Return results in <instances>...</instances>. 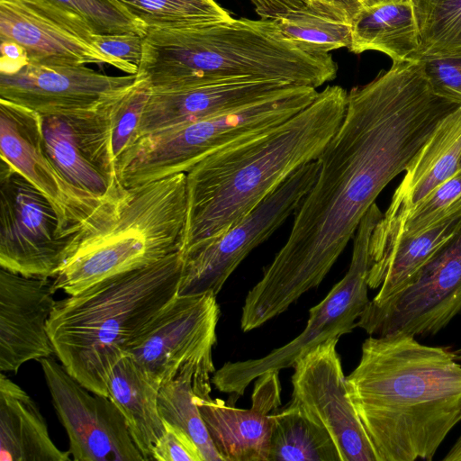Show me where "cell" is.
Here are the masks:
<instances>
[{
	"label": "cell",
	"instance_id": "ffe728a7",
	"mask_svg": "<svg viewBox=\"0 0 461 461\" xmlns=\"http://www.w3.org/2000/svg\"><path fill=\"white\" fill-rule=\"evenodd\" d=\"M278 373L267 372L255 379L249 409L212 399V388L194 391L201 415L223 461H268L272 414L281 403Z\"/></svg>",
	"mask_w": 461,
	"mask_h": 461
},
{
	"label": "cell",
	"instance_id": "8d00e7d4",
	"mask_svg": "<svg viewBox=\"0 0 461 461\" xmlns=\"http://www.w3.org/2000/svg\"><path fill=\"white\" fill-rule=\"evenodd\" d=\"M164 422V432L157 440L151 460L203 461V456L191 437L181 428Z\"/></svg>",
	"mask_w": 461,
	"mask_h": 461
},
{
	"label": "cell",
	"instance_id": "d4e9b609",
	"mask_svg": "<svg viewBox=\"0 0 461 461\" xmlns=\"http://www.w3.org/2000/svg\"><path fill=\"white\" fill-rule=\"evenodd\" d=\"M348 50L379 51L393 61L417 59L420 32L413 0L364 7L352 20Z\"/></svg>",
	"mask_w": 461,
	"mask_h": 461
},
{
	"label": "cell",
	"instance_id": "6da1fadb",
	"mask_svg": "<svg viewBox=\"0 0 461 461\" xmlns=\"http://www.w3.org/2000/svg\"><path fill=\"white\" fill-rule=\"evenodd\" d=\"M459 106L435 92L418 59L393 61L350 90L285 244L245 298L240 319L248 329L285 312L322 282L378 194Z\"/></svg>",
	"mask_w": 461,
	"mask_h": 461
},
{
	"label": "cell",
	"instance_id": "8fae6325",
	"mask_svg": "<svg viewBox=\"0 0 461 461\" xmlns=\"http://www.w3.org/2000/svg\"><path fill=\"white\" fill-rule=\"evenodd\" d=\"M318 173L317 160L303 165L226 232L181 252L183 267L178 294L217 295L249 253L295 213Z\"/></svg>",
	"mask_w": 461,
	"mask_h": 461
},
{
	"label": "cell",
	"instance_id": "b9f144b4",
	"mask_svg": "<svg viewBox=\"0 0 461 461\" xmlns=\"http://www.w3.org/2000/svg\"><path fill=\"white\" fill-rule=\"evenodd\" d=\"M455 353H456V359L461 361V348H459L456 351H455Z\"/></svg>",
	"mask_w": 461,
	"mask_h": 461
},
{
	"label": "cell",
	"instance_id": "d6a6232c",
	"mask_svg": "<svg viewBox=\"0 0 461 461\" xmlns=\"http://www.w3.org/2000/svg\"><path fill=\"white\" fill-rule=\"evenodd\" d=\"M150 94L149 82L137 75L134 86L113 105L111 144L117 172L122 158L139 140L142 115Z\"/></svg>",
	"mask_w": 461,
	"mask_h": 461
},
{
	"label": "cell",
	"instance_id": "277c9868",
	"mask_svg": "<svg viewBox=\"0 0 461 461\" xmlns=\"http://www.w3.org/2000/svg\"><path fill=\"white\" fill-rule=\"evenodd\" d=\"M137 75L151 89L233 77L317 88L336 77L337 65L330 53L304 49L286 38L273 20L231 18L148 30Z\"/></svg>",
	"mask_w": 461,
	"mask_h": 461
},
{
	"label": "cell",
	"instance_id": "7a4b0ae2",
	"mask_svg": "<svg viewBox=\"0 0 461 461\" xmlns=\"http://www.w3.org/2000/svg\"><path fill=\"white\" fill-rule=\"evenodd\" d=\"M447 348L414 336H370L347 376L377 461L431 460L461 421V365Z\"/></svg>",
	"mask_w": 461,
	"mask_h": 461
},
{
	"label": "cell",
	"instance_id": "4316f807",
	"mask_svg": "<svg viewBox=\"0 0 461 461\" xmlns=\"http://www.w3.org/2000/svg\"><path fill=\"white\" fill-rule=\"evenodd\" d=\"M272 422L268 461H341L329 432L292 402Z\"/></svg>",
	"mask_w": 461,
	"mask_h": 461
},
{
	"label": "cell",
	"instance_id": "d590c367",
	"mask_svg": "<svg viewBox=\"0 0 461 461\" xmlns=\"http://www.w3.org/2000/svg\"><path fill=\"white\" fill-rule=\"evenodd\" d=\"M262 19L276 20L295 13L311 12L352 23L336 6L325 0H250Z\"/></svg>",
	"mask_w": 461,
	"mask_h": 461
},
{
	"label": "cell",
	"instance_id": "f546056e",
	"mask_svg": "<svg viewBox=\"0 0 461 461\" xmlns=\"http://www.w3.org/2000/svg\"><path fill=\"white\" fill-rule=\"evenodd\" d=\"M148 30L226 22L232 17L214 0H119Z\"/></svg>",
	"mask_w": 461,
	"mask_h": 461
},
{
	"label": "cell",
	"instance_id": "60d3db41",
	"mask_svg": "<svg viewBox=\"0 0 461 461\" xmlns=\"http://www.w3.org/2000/svg\"><path fill=\"white\" fill-rule=\"evenodd\" d=\"M399 1H404V0H364V5H365V7H369V6H374V5H377L399 2Z\"/></svg>",
	"mask_w": 461,
	"mask_h": 461
},
{
	"label": "cell",
	"instance_id": "5b68a950",
	"mask_svg": "<svg viewBox=\"0 0 461 461\" xmlns=\"http://www.w3.org/2000/svg\"><path fill=\"white\" fill-rule=\"evenodd\" d=\"M180 250L56 301L47 322L55 356L90 392L108 396V375L127 345L178 294Z\"/></svg>",
	"mask_w": 461,
	"mask_h": 461
},
{
	"label": "cell",
	"instance_id": "e0dca14e",
	"mask_svg": "<svg viewBox=\"0 0 461 461\" xmlns=\"http://www.w3.org/2000/svg\"><path fill=\"white\" fill-rule=\"evenodd\" d=\"M118 99L94 110L41 115L44 145L59 171L75 186L101 198L118 197L126 189L111 144V111Z\"/></svg>",
	"mask_w": 461,
	"mask_h": 461
},
{
	"label": "cell",
	"instance_id": "7402d4cb",
	"mask_svg": "<svg viewBox=\"0 0 461 461\" xmlns=\"http://www.w3.org/2000/svg\"><path fill=\"white\" fill-rule=\"evenodd\" d=\"M461 105L449 113L412 158L370 240V263L394 239L407 213L460 167Z\"/></svg>",
	"mask_w": 461,
	"mask_h": 461
},
{
	"label": "cell",
	"instance_id": "7c38bea8",
	"mask_svg": "<svg viewBox=\"0 0 461 461\" xmlns=\"http://www.w3.org/2000/svg\"><path fill=\"white\" fill-rule=\"evenodd\" d=\"M219 317L212 293L177 294L127 345L125 353L159 386L189 366L213 374Z\"/></svg>",
	"mask_w": 461,
	"mask_h": 461
},
{
	"label": "cell",
	"instance_id": "83f0119b",
	"mask_svg": "<svg viewBox=\"0 0 461 461\" xmlns=\"http://www.w3.org/2000/svg\"><path fill=\"white\" fill-rule=\"evenodd\" d=\"M211 374L194 366H186L174 379L160 386L158 409L163 420L181 428L191 437L203 461H223L195 402L194 376H210Z\"/></svg>",
	"mask_w": 461,
	"mask_h": 461
},
{
	"label": "cell",
	"instance_id": "603a6c76",
	"mask_svg": "<svg viewBox=\"0 0 461 461\" xmlns=\"http://www.w3.org/2000/svg\"><path fill=\"white\" fill-rule=\"evenodd\" d=\"M69 450L51 440L33 399L3 372L0 375V461H69Z\"/></svg>",
	"mask_w": 461,
	"mask_h": 461
},
{
	"label": "cell",
	"instance_id": "ba28073f",
	"mask_svg": "<svg viewBox=\"0 0 461 461\" xmlns=\"http://www.w3.org/2000/svg\"><path fill=\"white\" fill-rule=\"evenodd\" d=\"M382 215L375 203L366 212L354 235L348 272L321 302L310 309L304 330L287 344L262 357L223 364L211 379L217 390L230 393L237 400L258 376L293 366L301 356L317 345L339 339L357 328V321L370 301L367 296L369 246Z\"/></svg>",
	"mask_w": 461,
	"mask_h": 461
},
{
	"label": "cell",
	"instance_id": "ab89813d",
	"mask_svg": "<svg viewBox=\"0 0 461 461\" xmlns=\"http://www.w3.org/2000/svg\"><path fill=\"white\" fill-rule=\"evenodd\" d=\"M444 461H461V435L452 446L447 454L443 457Z\"/></svg>",
	"mask_w": 461,
	"mask_h": 461
},
{
	"label": "cell",
	"instance_id": "1f68e13d",
	"mask_svg": "<svg viewBox=\"0 0 461 461\" xmlns=\"http://www.w3.org/2000/svg\"><path fill=\"white\" fill-rule=\"evenodd\" d=\"M281 32L299 46L317 52L348 48L352 23L311 12H301L273 20Z\"/></svg>",
	"mask_w": 461,
	"mask_h": 461
},
{
	"label": "cell",
	"instance_id": "74e56055",
	"mask_svg": "<svg viewBox=\"0 0 461 461\" xmlns=\"http://www.w3.org/2000/svg\"><path fill=\"white\" fill-rule=\"evenodd\" d=\"M421 61L435 92L461 105V56Z\"/></svg>",
	"mask_w": 461,
	"mask_h": 461
},
{
	"label": "cell",
	"instance_id": "44dd1931",
	"mask_svg": "<svg viewBox=\"0 0 461 461\" xmlns=\"http://www.w3.org/2000/svg\"><path fill=\"white\" fill-rule=\"evenodd\" d=\"M292 85L278 80L233 77L151 89L139 139L169 127L235 111Z\"/></svg>",
	"mask_w": 461,
	"mask_h": 461
},
{
	"label": "cell",
	"instance_id": "9a60e30c",
	"mask_svg": "<svg viewBox=\"0 0 461 461\" xmlns=\"http://www.w3.org/2000/svg\"><path fill=\"white\" fill-rule=\"evenodd\" d=\"M338 340L322 342L296 360L291 402L329 432L341 461H377L349 396Z\"/></svg>",
	"mask_w": 461,
	"mask_h": 461
},
{
	"label": "cell",
	"instance_id": "4fadbf2b",
	"mask_svg": "<svg viewBox=\"0 0 461 461\" xmlns=\"http://www.w3.org/2000/svg\"><path fill=\"white\" fill-rule=\"evenodd\" d=\"M460 312L461 226L401 292L368 303L357 327L370 336L434 335Z\"/></svg>",
	"mask_w": 461,
	"mask_h": 461
},
{
	"label": "cell",
	"instance_id": "cb8c5ba5",
	"mask_svg": "<svg viewBox=\"0 0 461 461\" xmlns=\"http://www.w3.org/2000/svg\"><path fill=\"white\" fill-rule=\"evenodd\" d=\"M159 389L128 354L115 363L108 375V397L123 415L131 437L144 460H151L152 449L164 432L158 409Z\"/></svg>",
	"mask_w": 461,
	"mask_h": 461
},
{
	"label": "cell",
	"instance_id": "30bf717a",
	"mask_svg": "<svg viewBox=\"0 0 461 461\" xmlns=\"http://www.w3.org/2000/svg\"><path fill=\"white\" fill-rule=\"evenodd\" d=\"M49 199L1 159L0 267L27 277L53 279L77 248Z\"/></svg>",
	"mask_w": 461,
	"mask_h": 461
},
{
	"label": "cell",
	"instance_id": "e575fe53",
	"mask_svg": "<svg viewBox=\"0 0 461 461\" xmlns=\"http://www.w3.org/2000/svg\"><path fill=\"white\" fill-rule=\"evenodd\" d=\"M95 46L111 60L112 66L136 75L143 53L144 36L134 32L95 34Z\"/></svg>",
	"mask_w": 461,
	"mask_h": 461
},
{
	"label": "cell",
	"instance_id": "836d02e7",
	"mask_svg": "<svg viewBox=\"0 0 461 461\" xmlns=\"http://www.w3.org/2000/svg\"><path fill=\"white\" fill-rule=\"evenodd\" d=\"M81 18L96 34L134 32L145 36L146 26L119 0H50Z\"/></svg>",
	"mask_w": 461,
	"mask_h": 461
},
{
	"label": "cell",
	"instance_id": "f1b7e54d",
	"mask_svg": "<svg viewBox=\"0 0 461 461\" xmlns=\"http://www.w3.org/2000/svg\"><path fill=\"white\" fill-rule=\"evenodd\" d=\"M420 32L417 59L461 56V0H413Z\"/></svg>",
	"mask_w": 461,
	"mask_h": 461
},
{
	"label": "cell",
	"instance_id": "2e32d148",
	"mask_svg": "<svg viewBox=\"0 0 461 461\" xmlns=\"http://www.w3.org/2000/svg\"><path fill=\"white\" fill-rule=\"evenodd\" d=\"M136 75L108 76L86 65L23 61L0 70V99L40 115L97 109L125 95Z\"/></svg>",
	"mask_w": 461,
	"mask_h": 461
},
{
	"label": "cell",
	"instance_id": "9c48e42d",
	"mask_svg": "<svg viewBox=\"0 0 461 461\" xmlns=\"http://www.w3.org/2000/svg\"><path fill=\"white\" fill-rule=\"evenodd\" d=\"M1 159L27 178L50 202L66 236L89 233L109 220L125 191L101 198L69 183L47 153L41 115L0 99Z\"/></svg>",
	"mask_w": 461,
	"mask_h": 461
},
{
	"label": "cell",
	"instance_id": "d6986e66",
	"mask_svg": "<svg viewBox=\"0 0 461 461\" xmlns=\"http://www.w3.org/2000/svg\"><path fill=\"white\" fill-rule=\"evenodd\" d=\"M50 278L27 277L0 268V370L55 355L47 322L55 304Z\"/></svg>",
	"mask_w": 461,
	"mask_h": 461
},
{
	"label": "cell",
	"instance_id": "8992f818",
	"mask_svg": "<svg viewBox=\"0 0 461 461\" xmlns=\"http://www.w3.org/2000/svg\"><path fill=\"white\" fill-rule=\"evenodd\" d=\"M186 208L185 173L126 188L113 216L80 238L54 291L75 295L180 250Z\"/></svg>",
	"mask_w": 461,
	"mask_h": 461
},
{
	"label": "cell",
	"instance_id": "4dcf8cb0",
	"mask_svg": "<svg viewBox=\"0 0 461 461\" xmlns=\"http://www.w3.org/2000/svg\"><path fill=\"white\" fill-rule=\"evenodd\" d=\"M455 217H461V167L412 207L394 239L370 265L380 261L401 240L418 235Z\"/></svg>",
	"mask_w": 461,
	"mask_h": 461
},
{
	"label": "cell",
	"instance_id": "484cf974",
	"mask_svg": "<svg viewBox=\"0 0 461 461\" xmlns=\"http://www.w3.org/2000/svg\"><path fill=\"white\" fill-rule=\"evenodd\" d=\"M460 226L461 217H455L402 239L380 261L370 265L368 287L380 289L369 303H383L401 292Z\"/></svg>",
	"mask_w": 461,
	"mask_h": 461
},
{
	"label": "cell",
	"instance_id": "52a82bcc",
	"mask_svg": "<svg viewBox=\"0 0 461 461\" xmlns=\"http://www.w3.org/2000/svg\"><path fill=\"white\" fill-rule=\"evenodd\" d=\"M318 94L312 86L292 85L235 111L144 136L122 158L119 179L130 188L187 173L216 150L288 120Z\"/></svg>",
	"mask_w": 461,
	"mask_h": 461
},
{
	"label": "cell",
	"instance_id": "f35d334b",
	"mask_svg": "<svg viewBox=\"0 0 461 461\" xmlns=\"http://www.w3.org/2000/svg\"><path fill=\"white\" fill-rule=\"evenodd\" d=\"M336 6L352 20L365 7L364 0H325Z\"/></svg>",
	"mask_w": 461,
	"mask_h": 461
},
{
	"label": "cell",
	"instance_id": "5bb4252c",
	"mask_svg": "<svg viewBox=\"0 0 461 461\" xmlns=\"http://www.w3.org/2000/svg\"><path fill=\"white\" fill-rule=\"evenodd\" d=\"M75 461H144L126 420L108 397L90 392L53 357L39 360Z\"/></svg>",
	"mask_w": 461,
	"mask_h": 461
},
{
	"label": "cell",
	"instance_id": "7bdbcfd3",
	"mask_svg": "<svg viewBox=\"0 0 461 461\" xmlns=\"http://www.w3.org/2000/svg\"><path fill=\"white\" fill-rule=\"evenodd\" d=\"M460 167H461V159H460Z\"/></svg>",
	"mask_w": 461,
	"mask_h": 461
},
{
	"label": "cell",
	"instance_id": "ac0fdd59",
	"mask_svg": "<svg viewBox=\"0 0 461 461\" xmlns=\"http://www.w3.org/2000/svg\"><path fill=\"white\" fill-rule=\"evenodd\" d=\"M95 32L78 16L50 0H0V40L19 46L26 61L108 64Z\"/></svg>",
	"mask_w": 461,
	"mask_h": 461
},
{
	"label": "cell",
	"instance_id": "3957f363",
	"mask_svg": "<svg viewBox=\"0 0 461 461\" xmlns=\"http://www.w3.org/2000/svg\"><path fill=\"white\" fill-rule=\"evenodd\" d=\"M347 98L341 86H328L288 120L216 150L185 173L180 251L221 236L299 167L317 160L343 120Z\"/></svg>",
	"mask_w": 461,
	"mask_h": 461
}]
</instances>
